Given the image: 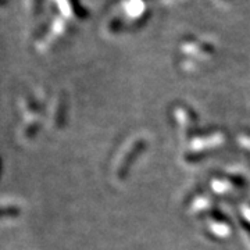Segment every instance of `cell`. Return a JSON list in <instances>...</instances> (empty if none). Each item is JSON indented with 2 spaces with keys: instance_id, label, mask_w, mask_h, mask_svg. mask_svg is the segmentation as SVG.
Masks as SVG:
<instances>
[{
  "instance_id": "6da1fadb",
  "label": "cell",
  "mask_w": 250,
  "mask_h": 250,
  "mask_svg": "<svg viewBox=\"0 0 250 250\" xmlns=\"http://www.w3.org/2000/svg\"><path fill=\"white\" fill-rule=\"evenodd\" d=\"M6 3H7V0H0V7H1V6H4Z\"/></svg>"
}]
</instances>
